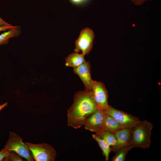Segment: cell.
<instances>
[{
    "mask_svg": "<svg viewBox=\"0 0 161 161\" xmlns=\"http://www.w3.org/2000/svg\"><path fill=\"white\" fill-rule=\"evenodd\" d=\"M92 137L98 143L101 148L103 154L105 157V160H109V155L111 152V148L109 145L103 139L98 135L95 134H93Z\"/></svg>",
    "mask_w": 161,
    "mask_h": 161,
    "instance_id": "14",
    "label": "cell"
},
{
    "mask_svg": "<svg viewBox=\"0 0 161 161\" xmlns=\"http://www.w3.org/2000/svg\"><path fill=\"white\" fill-rule=\"evenodd\" d=\"M10 152L4 148L0 151V161L4 160L10 155Z\"/></svg>",
    "mask_w": 161,
    "mask_h": 161,
    "instance_id": "18",
    "label": "cell"
},
{
    "mask_svg": "<svg viewBox=\"0 0 161 161\" xmlns=\"http://www.w3.org/2000/svg\"><path fill=\"white\" fill-rule=\"evenodd\" d=\"M84 0H71L72 2L76 4L80 3L83 1Z\"/></svg>",
    "mask_w": 161,
    "mask_h": 161,
    "instance_id": "23",
    "label": "cell"
},
{
    "mask_svg": "<svg viewBox=\"0 0 161 161\" xmlns=\"http://www.w3.org/2000/svg\"><path fill=\"white\" fill-rule=\"evenodd\" d=\"M153 125L147 120L140 121L132 128L131 145L134 147L149 148Z\"/></svg>",
    "mask_w": 161,
    "mask_h": 161,
    "instance_id": "2",
    "label": "cell"
},
{
    "mask_svg": "<svg viewBox=\"0 0 161 161\" xmlns=\"http://www.w3.org/2000/svg\"><path fill=\"white\" fill-rule=\"evenodd\" d=\"M136 5H141L145 1L150 0H130Z\"/></svg>",
    "mask_w": 161,
    "mask_h": 161,
    "instance_id": "19",
    "label": "cell"
},
{
    "mask_svg": "<svg viewBox=\"0 0 161 161\" xmlns=\"http://www.w3.org/2000/svg\"><path fill=\"white\" fill-rule=\"evenodd\" d=\"M8 106L7 102L5 103L2 104L0 105V112L1 111L4 107Z\"/></svg>",
    "mask_w": 161,
    "mask_h": 161,
    "instance_id": "22",
    "label": "cell"
},
{
    "mask_svg": "<svg viewBox=\"0 0 161 161\" xmlns=\"http://www.w3.org/2000/svg\"><path fill=\"white\" fill-rule=\"evenodd\" d=\"M91 92L98 109L104 111L109 106L108 91L104 84L94 80Z\"/></svg>",
    "mask_w": 161,
    "mask_h": 161,
    "instance_id": "7",
    "label": "cell"
},
{
    "mask_svg": "<svg viewBox=\"0 0 161 161\" xmlns=\"http://www.w3.org/2000/svg\"><path fill=\"white\" fill-rule=\"evenodd\" d=\"M95 35L93 30L86 27L82 30L78 38L75 41V52L80 51L84 56L88 55L92 50Z\"/></svg>",
    "mask_w": 161,
    "mask_h": 161,
    "instance_id": "6",
    "label": "cell"
},
{
    "mask_svg": "<svg viewBox=\"0 0 161 161\" xmlns=\"http://www.w3.org/2000/svg\"><path fill=\"white\" fill-rule=\"evenodd\" d=\"M9 134L8 140L4 148L10 152H16L28 161H34L31 151L27 145L23 142L22 138L12 131Z\"/></svg>",
    "mask_w": 161,
    "mask_h": 161,
    "instance_id": "4",
    "label": "cell"
},
{
    "mask_svg": "<svg viewBox=\"0 0 161 161\" xmlns=\"http://www.w3.org/2000/svg\"><path fill=\"white\" fill-rule=\"evenodd\" d=\"M90 69V63L88 61L74 68L73 71L82 81L85 86V90L91 92L94 80L91 77Z\"/></svg>",
    "mask_w": 161,
    "mask_h": 161,
    "instance_id": "9",
    "label": "cell"
},
{
    "mask_svg": "<svg viewBox=\"0 0 161 161\" xmlns=\"http://www.w3.org/2000/svg\"><path fill=\"white\" fill-rule=\"evenodd\" d=\"M103 128L104 130L114 133L124 128L113 117L106 114L103 120Z\"/></svg>",
    "mask_w": 161,
    "mask_h": 161,
    "instance_id": "12",
    "label": "cell"
},
{
    "mask_svg": "<svg viewBox=\"0 0 161 161\" xmlns=\"http://www.w3.org/2000/svg\"><path fill=\"white\" fill-rule=\"evenodd\" d=\"M21 32L19 26H14L13 27L0 34V47L3 45L7 44L10 39L20 35Z\"/></svg>",
    "mask_w": 161,
    "mask_h": 161,
    "instance_id": "11",
    "label": "cell"
},
{
    "mask_svg": "<svg viewBox=\"0 0 161 161\" xmlns=\"http://www.w3.org/2000/svg\"><path fill=\"white\" fill-rule=\"evenodd\" d=\"M25 143L35 161H55L56 157V152L50 145L45 143L34 144L27 142Z\"/></svg>",
    "mask_w": 161,
    "mask_h": 161,
    "instance_id": "3",
    "label": "cell"
},
{
    "mask_svg": "<svg viewBox=\"0 0 161 161\" xmlns=\"http://www.w3.org/2000/svg\"><path fill=\"white\" fill-rule=\"evenodd\" d=\"M20 156L18 154H13L11 153L10 152L9 155L5 159L4 161H23L22 159Z\"/></svg>",
    "mask_w": 161,
    "mask_h": 161,
    "instance_id": "17",
    "label": "cell"
},
{
    "mask_svg": "<svg viewBox=\"0 0 161 161\" xmlns=\"http://www.w3.org/2000/svg\"><path fill=\"white\" fill-rule=\"evenodd\" d=\"M98 109L91 92L85 90L76 92L67 111V124L75 129L84 125L88 117Z\"/></svg>",
    "mask_w": 161,
    "mask_h": 161,
    "instance_id": "1",
    "label": "cell"
},
{
    "mask_svg": "<svg viewBox=\"0 0 161 161\" xmlns=\"http://www.w3.org/2000/svg\"><path fill=\"white\" fill-rule=\"evenodd\" d=\"M12 25L4 21L0 17V26H11Z\"/></svg>",
    "mask_w": 161,
    "mask_h": 161,
    "instance_id": "21",
    "label": "cell"
},
{
    "mask_svg": "<svg viewBox=\"0 0 161 161\" xmlns=\"http://www.w3.org/2000/svg\"><path fill=\"white\" fill-rule=\"evenodd\" d=\"M104 111L106 114L114 118L124 128L132 129L140 121L137 117L109 105Z\"/></svg>",
    "mask_w": 161,
    "mask_h": 161,
    "instance_id": "5",
    "label": "cell"
},
{
    "mask_svg": "<svg viewBox=\"0 0 161 161\" xmlns=\"http://www.w3.org/2000/svg\"><path fill=\"white\" fill-rule=\"evenodd\" d=\"M84 56L82 53H71L66 58L65 65L74 68L78 67L86 62Z\"/></svg>",
    "mask_w": 161,
    "mask_h": 161,
    "instance_id": "13",
    "label": "cell"
},
{
    "mask_svg": "<svg viewBox=\"0 0 161 161\" xmlns=\"http://www.w3.org/2000/svg\"><path fill=\"white\" fill-rule=\"evenodd\" d=\"M13 26H0V32L7 31L12 28Z\"/></svg>",
    "mask_w": 161,
    "mask_h": 161,
    "instance_id": "20",
    "label": "cell"
},
{
    "mask_svg": "<svg viewBox=\"0 0 161 161\" xmlns=\"http://www.w3.org/2000/svg\"><path fill=\"white\" fill-rule=\"evenodd\" d=\"M97 135L105 140L110 146H113L116 144V138L115 133L104 130Z\"/></svg>",
    "mask_w": 161,
    "mask_h": 161,
    "instance_id": "16",
    "label": "cell"
},
{
    "mask_svg": "<svg viewBox=\"0 0 161 161\" xmlns=\"http://www.w3.org/2000/svg\"><path fill=\"white\" fill-rule=\"evenodd\" d=\"M116 144L112 146L111 151L115 153L120 148L131 145L132 129L123 128L115 133Z\"/></svg>",
    "mask_w": 161,
    "mask_h": 161,
    "instance_id": "10",
    "label": "cell"
},
{
    "mask_svg": "<svg viewBox=\"0 0 161 161\" xmlns=\"http://www.w3.org/2000/svg\"><path fill=\"white\" fill-rule=\"evenodd\" d=\"M134 147L132 145L122 147L115 153V155L112 158V161H125L127 154Z\"/></svg>",
    "mask_w": 161,
    "mask_h": 161,
    "instance_id": "15",
    "label": "cell"
},
{
    "mask_svg": "<svg viewBox=\"0 0 161 161\" xmlns=\"http://www.w3.org/2000/svg\"><path fill=\"white\" fill-rule=\"evenodd\" d=\"M105 114L103 110L98 109L87 119L84 124L85 129L99 134L104 130L103 120Z\"/></svg>",
    "mask_w": 161,
    "mask_h": 161,
    "instance_id": "8",
    "label": "cell"
}]
</instances>
